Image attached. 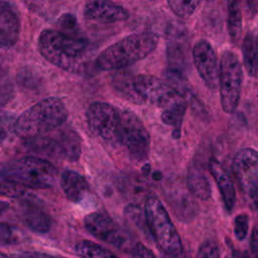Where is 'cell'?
I'll list each match as a JSON object with an SVG mask.
<instances>
[{
	"instance_id": "cell-1",
	"label": "cell",
	"mask_w": 258,
	"mask_h": 258,
	"mask_svg": "<svg viewBox=\"0 0 258 258\" xmlns=\"http://www.w3.org/2000/svg\"><path fill=\"white\" fill-rule=\"evenodd\" d=\"M87 123L96 137L132 161L148 158L150 135L132 111L107 102H94L86 112Z\"/></svg>"
},
{
	"instance_id": "cell-2",
	"label": "cell",
	"mask_w": 258,
	"mask_h": 258,
	"mask_svg": "<svg viewBox=\"0 0 258 258\" xmlns=\"http://www.w3.org/2000/svg\"><path fill=\"white\" fill-rule=\"evenodd\" d=\"M37 47L44 59L66 72L80 73L85 70L89 46L83 38L48 28L40 32Z\"/></svg>"
},
{
	"instance_id": "cell-3",
	"label": "cell",
	"mask_w": 258,
	"mask_h": 258,
	"mask_svg": "<svg viewBox=\"0 0 258 258\" xmlns=\"http://www.w3.org/2000/svg\"><path fill=\"white\" fill-rule=\"evenodd\" d=\"M69 116L63 102L48 97L23 111L13 124L14 133L21 138L33 139L61 127Z\"/></svg>"
},
{
	"instance_id": "cell-4",
	"label": "cell",
	"mask_w": 258,
	"mask_h": 258,
	"mask_svg": "<svg viewBox=\"0 0 258 258\" xmlns=\"http://www.w3.org/2000/svg\"><path fill=\"white\" fill-rule=\"evenodd\" d=\"M158 35L144 31L132 33L106 47L95 59L101 71H120L148 56L157 46Z\"/></svg>"
},
{
	"instance_id": "cell-5",
	"label": "cell",
	"mask_w": 258,
	"mask_h": 258,
	"mask_svg": "<svg viewBox=\"0 0 258 258\" xmlns=\"http://www.w3.org/2000/svg\"><path fill=\"white\" fill-rule=\"evenodd\" d=\"M144 215L148 230L164 255L177 257L183 253L179 234L159 198L148 194L144 203Z\"/></svg>"
},
{
	"instance_id": "cell-6",
	"label": "cell",
	"mask_w": 258,
	"mask_h": 258,
	"mask_svg": "<svg viewBox=\"0 0 258 258\" xmlns=\"http://www.w3.org/2000/svg\"><path fill=\"white\" fill-rule=\"evenodd\" d=\"M0 174L22 187L43 189L54 184L57 169L44 158L28 155L6 163Z\"/></svg>"
},
{
	"instance_id": "cell-7",
	"label": "cell",
	"mask_w": 258,
	"mask_h": 258,
	"mask_svg": "<svg viewBox=\"0 0 258 258\" xmlns=\"http://www.w3.org/2000/svg\"><path fill=\"white\" fill-rule=\"evenodd\" d=\"M29 140V146L34 151L51 158L75 162L82 153L81 138L73 129H56Z\"/></svg>"
},
{
	"instance_id": "cell-8",
	"label": "cell",
	"mask_w": 258,
	"mask_h": 258,
	"mask_svg": "<svg viewBox=\"0 0 258 258\" xmlns=\"http://www.w3.org/2000/svg\"><path fill=\"white\" fill-rule=\"evenodd\" d=\"M243 83V70L238 56L225 50L220 60V97L222 109L226 113H234L239 106Z\"/></svg>"
},
{
	"instance_id": "cell-9",
	"label": "cell",
	"mask_w": 258,
	"mask_h": 258,
	"mask_svg": "<svg viewBox=\"0 0 258 258\" xmlns=\"http://www.w3.org/2000/svg\"><path fill=\"white\" fill-rule=\"evenodd\" d=\"M133 89L138 100V105L148 103L161 110L183 99L167 83L151 75L140 74L134 76Z\"/></svg>"
},
{
	"instance_id": "cell-10",
	"label": "cell",
	"mask_w": 258,
	"mask_h": 258,
	"mask_svg": "<svg viewBox=\"0 0 258 258\" xmlns=\"http://www.w3.org/2000/svg\"><path fill=\"white\" fill-rule=\"evenodd\" d=\"M232 169L240 189L246 197L258 190V152L255 149H240L233 159Z\"/></svg>"
},
{
	"instance_id": "cell-11",
	"label": "cell",
	"mask_w": 258,
	"mask_h": 258,
	"mask_svg": "<svg viewBox=\"0 0 258 258\" xmlns=\"http://www.w3.org/2000/svg\"><path fill=\"white\" fill-rule=\"evenodd\" d=\"M191 55L195 67L205 85L211 90L216 89L219 85L220 64L211 43L206 39L198 40L192 46Z\"/></svg>"
},
{
	"instance_id": "cell-12",
	"label": "cell",
	"mask_w": 258,
	"mask_h": 258,
	"mask_svg": "<svg viewBox=\"0 0 258 258\" xmlns=\"http://www.w3.org/2000/svg\"><path fill=\"white\" fill-rule=\"evenodd\" d=\"M84 226L91 235L115 247H121L125 244L126 237L119 225L104 213L88 214L84 218Z\"/></svg>"
},
{
	"instance_id": "cell-13",
	"label": "cell",
	"mask_w": 258,
	"mask_h": 258,
	"mask_svg": "<svg viewBox=\"0 0 258 258\" xmlns=\"http://www.w3.org/2000/svg\"><path fill=\"white\" fill-rule=\"evenodd\" d=\"M85 19L98 23H115L128 19V10L111 1H88L83 10Z\"/></svg>"
},
{
	"instance_id": "cell-14",
	"label": "cell",
	"mask_w": 258,
	"mask_h": 258,
	"mask_svg": "<svg viewBox=\"0 0 258 258\" xmlns=\"http://www.w3.org/2000/svg\"><path fill=\"white\" fill-rule=\"evenodd\" d=\"M19 215L23 223L34 232L46 233L51 227L50 217L32 195L27 194L21 199Z\"/></svg>"
},
{
	"instance_id": "cell-15",
	"label": "cell",
	"mask_w": 258,
	"mask_h": 258,
	"mask_svg": "<svg viewBox=\"0 0 258 258\" xmlns=\"http://www.w3.org/2000/svg\"><path fill=\"white\" fill-rule=\"evenodd\" d=\"M20 21L17 12L8 2L0 1V48H10L18 40Z\"/></svg>"
},
{
	"instance_id": "cell-16",
	"label": "cell",
	"mask_w": 258,
	"mask_h": 258,
	"mask_svg": "<svg viewBox=\"0 0 258 258\" xmlns=\"http://www.w3.org/2000/svg\"><path fill=\"white\" fill-rule=\"evenodd\" d=\"M209 169L219 187L226 210L231 213L236 203V190L232 177L224 165L216 158H211L209 161Z\"/></svg>"
},
{
	"instance_id": "cell-17",
	"label": "cell",
	"mask_w": 258,
	"mask_h": 258,
	"mask_svg": "<svg viewBox=\"0 0 258 258\" xmlns=\"http://www.w3.org/2000/svg\"><path fill=\"white\" fill-rule=\"evenodd\" d=\"M60 186L67 199L73 203H81L89 191V184L86 178L71 169H66L61 172Z\"/></svg>"
},
{
	"instance_id": "cell-18",
	"label": "cell",
	"mask_w": 258,
	"mask_h": 258,
	"mask_svg": "<svg viewBox=\"0 0 258 258\" xmlns=\"http://www.w3.org/2000/svg\"><path fill=\"white\" fill-rule=\"evenodd\" d=\"M243 63L247 74L252 78L258 77V34L249 31L242 43Z\"/></svg>"
},
{
	"instance_id": "cell-19",
	"label": "cell",
	"mask_w": 258,
	"mask_h": 258,
	"mask_svg": "<svg viewBox=\"0 0 258 258\" xmlns=\"http://www.w3.org/2000/svg\"><path fill=\"white\" fill-rule=\"evenodd\" d=\"M186 184L187 188L192 196L202 201H208L211 198L212 190L210 182L198 166H191L186 175Z\"/></svg>"
},
{
	"instance_id": "cell-20",
	"label": "cell",
	"mask_w": 258,
	"mask_h": 258,
	"mask_svg": "<svg viewBox=\"0 0 258 258\" xmlns=\"http://www.w3.org/2000/svg\"><path fill=\"white\" fill-rule=\"evenodd\" d=\"M174 215L183 222H188L197 215V205L184 191H177L172 194L171 198L168 199Z\"/></svg>"
},
{
	"instance_id": "cell-21",
	"label": "cell",
	"mask_w": 258,
	"mask_h": 258,
	"mask_svg": "<svg viewBox=\"0 0 258 258\" xmlns=\"http://www.w3.org/2000/svg\"><path fill=\"white\" fill-rule=\"evenodd\" d=\"M186 110V101L184 99H180L168 108L162 110L160 118L161 121L173 128V136L174 138H179L181 125L183 122V118Z\"/></svg>"
},
{
	"instance_id": "cell-22",
	"label": "cell",
	"mask_w": 258,
	"mask_h": 258,
	"mask_svg": "<svg viewBox=\"0 0 258 258\" xmlns=\"http://www.w3.org/2000/svg\"><path fill=\"white\" fill-rule=\"evenodd\" d=\"M133 79L134 75L127 72H121L116 74L112 79V85L114 90L125 100L138 104L137 97L133 89Z\"/></svg>"
},
{
	"instance_id": "cell-23",
	"label": "cell",
	"mask_w": 258,
	"mask_h": 258,
	"mask_svg": "<svg viewBox=\"0 0 258 258\" xmlns=\"http://www.w3.org/2000/svg\"><path fill=\"white\" fill-rule=\"evenodd\" d=\"M75 251L81 258H118L108 249L89 240H82L77 243Z\"/></svg>"
},
{
	"instance_id": "cell-24",
	"label": "cell",
	"mask_w": 258,
	"mask_h": 258,
	"mask_svg": "<svg viewBox=\"0 0 258 258\" xmlns=\"http://www.w3.org/2000/svg\"><path fill=\"white\" fill-rule=\"evenodd\" d=\"M242 13L239 3L232 1L228 5V17H227V29L231 39L237 42L240 39L242 32Z\"/></svg>"
},
{
	"instance_id": "cell-25",
	"label": "cell",
	"mask_w": 258,
	"mask_h": 258,
	"mask_svg": "<svg viewBox=\"0 0 258 258\" xmlns=\"http://www.w3.org/2000/svg\"><path fill=\"white\" fill-rule=\"evenodd\" d=\"M25 239L24 233L15 226L0 223V246L16 245Z\"/></svg>"
},
{
	"instance_id": "cell-26",
	"label": "cell",
	"mask_w": 258,
	"mask_h": 258,
	"mask_svg": "<svg viewBox=\"0 0 258 258\" xmlns=\"http://www.w3.org/2000/svg\"><path fill=\"white\" fill-rule=\"evenodd\" d=\"M168 6L172 10L173 13L180 17H188L190 16L197 9V7L201 4V1H179V0H170L167 1Z\"/></svg>"
},
{
	"instance_id": "cell-27",
	"label": "cell",
	"mask_w": 258,
	"mask_h": 258,
	"mask_svg": "<svg viewBox=\"0 0 258 258\" xmlns=\"http://www.w3.org/2000/svg\"><path fill=\"white\" fill-rule=\"evenodd\" d=\"M196 258H221L218 243L210 239L204 241L199 247Z\"/></svg>"
},
{
	"instance_id": "cell-28",
	"label": "cell",
	"mask_w": 258,
	"mask_h": 258,
	"mask_svg": "<svg viewBox=\"0 0 258 258\" xmlns=\"http://www.w3.org/2000/svg\"><path fill=\"white\" fill-rule=\"evenodd\" d=\"M249 230V217L246 214H239L234 220V234L239 241H243Z\"/></svg>"
},
{
	"instance_id": "cell-29",
	"label": "cell",
	"mask_w": 258,
	"mask_h": 258,
	"mask_svg": "<svg viewBox=\"0 0 258 258\" xmlns=\"http://www.w3.org/2000/svg\"><path fill=\"white\" fill-rule=\"evenodd\" d=\"M250 247L252 258H258V224H256L252 229Z\"/></svg>"
},
{
	"instance_id": "cell-30",
	"label": "cell",
	"mask_w": 258,
	"mask_h": 258,
	"mask_svg": "<svg viewBox=\"0 0 258 258\" xmlns=\"http://www.w3.org/2000/svg\"><path fill=\"white\" fill-rule=\"evenodd\" d=\"M135 253L137 258H155L153 252L141 242L135 245Z\"/></svg>"
},
{
	"instance_id": "cell-31",
	"label": "cell",
	"mask_w": 258,
	"mask_h": 258,
	"mask_svg": "<svg viewBox=\"0 0 258 258\" xmlns=\"http://www.w3.org/2000/svg\"><path fill=\"white\" fill-rule=\"evenodd\" d=\"M247 199L249 201V205L252 208V210L258 215V190L248 196Z\"/></svg>"
},
{
	"instance_id": "cell-32",
	"label": "cell",
	"mask_w": 258,
	"mask_h": 258,
	"mask_svg": "<svg viewBox=\"0 0 258 258\" xmlns=\"http://www.w3.org/2000/svg\"><path fill=\"white\" fill-rule=\"evenodd\" d=\"M8 208H9V204L8 203L0 201V215L5 213L8 210Z\"/></svg>"
},
{
	"instance_id": "cell-33",
	"label": "cell",
	"mask_w": 258,
	"mask_h": 258,
	"mask_svg": "<svg viewBox=\"0 0 258 258\" xmlns=\"http://www.w3.org/2000/svg\"><path fill=\"white\" fill-rule=\"evenodd\" d=\"M163 258H188V256L184 253V251H183V253L181 254V255H179V256H177V257H170V256H166V255H164V257Z\"/></svg>"
},
{
	"instance_id": "cell-34",
	"label": "cell",
	"mask_w": 258,
	"mask_h": 258,
	"mask_svg": "<svg viewBox=\"0 0 258 258\" xmlns=\"http://www.w3.org/2000/svg\"><path fill=\"white\" fill-rule=\"evenodd\" d=\"M0 258H9V256L7 254H5V253L0 251Z\"/></svg>"
},
{
	"instance_id": "cell-35",
	"label": "cell",
	"mask_w": 258,
	"mask_h": 258,
	"mask_svg": "<svg viewBox=\"0 0 258 258\" xmlns=\"http://www.w3.org/2000/svg\"><path fill=\"white\" fill-rule=\"evenodd\" d=\"M40 258H51V257H48V256H40Z\"/></svg>"
},
{
	"instance_id": "cell-36",
	"label": "cell",
	"mask_w": 258,
	"mask_h": 258,
	"mask_svg": "<svg viewBox=\"0 0 258 258\" xmlns=\"http://www.w3.org/2000/svg\"><path fill=\"white\" fill-rule=\"evenodd\" d=\"M1 179H2V176L0 175V182H1Z\"/></svg>"
}]
</instances>
